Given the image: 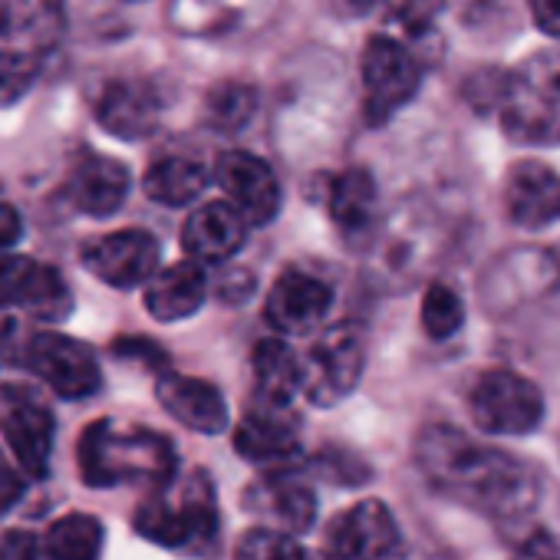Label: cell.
I'll return each instance as SVG.
<instances>
[{
	"label": "cell",
	"mask_w": 560,
	"mask_h": 560,
	"mask_svg": "<svg viewBox=\"0 0 560 560\" xmlns=\"http://www.w3.org/2000/svg\"><path fill=\"white\" fill-rule=\"evenodd\" d=\"M416 462L435 491L488 517L514 521L537 504L534 478L517 458L478 445L452 425H429L416 442Z\"/></svg>",
	"instance_id": "6da1fadb"
},
{
	"label": "cell",
	"mask_w": 560,
	"mask_h": 560,
	"mask_svg": "<svg viewBox=\"0 0 560 560\" xmlns=\"http://www.w3.org/2000/svg\"><path fill=\"white\" fill-rule=\"evenodd\" d=\"M77 462L90 488H159L178 475L175 445L162 432L116 419H100L86 425V432L80 435Z\"/></svg>",
	"instance_id": "7a4b0ae2"
},
{
	"label": "cell",
	"mask_w": 560,
	"mask_h": 560,
	"mask_svg": "<svg viewBox=\"0 0 560 560\" xmlns=\"http://www.w3.org/2000/svg\"><path fill=\"white\" fill-rule=\"evenodd\" d=\"M136 530L168 550L201 553L218 544V494L208 471L175 475L136 508Z\"/></svg>",
	"instance_id": "3957f363"
},
{
	"label": "cell",
	"mask_w": 560,
	"mask_h": 560,
	"mask_svg": "<svg viewBox=\"0 0 560 560\" xmlns=\"http://www.w3.org/2000/svg\"><path fill=\"white\" fill-rule=\"evenodd\" d=\"M501 122L514 142L560 145V50L530 57L504 83Z\"/></svg>",
	"instance_id": "277c9868"
},
{
	"label": "cell",
	"mask_w": 560,
	"mask_h": 560,
	"mask_svg": "<svg viewBox=\"0 0 560 560\" xmlns=\"http://www.w3.org/2000/svg\"><path fill=\"white\" fill-rule=\"evenodd\" d=\"M468 412L481 432L527 435L544 419V396L521 373L488 370L468 389Z\"/></svg>",
	"instance_id": "5b68a950"
},
{
	"label": "cell",
	"mask_w": 560,
	"mask_h": 560,
	"mask_svg": "<svg viewBox=\"0 0 560 560\" xmlns=\"http://www.w3.org/2000/svg\"><path fill=\"white\" fill-rule=\"evenodd\" d=\"M363 363H366V347L360 330L350 324H337L324 330L320 340L301 360V393L314 406H337L357 389L363 376Z\"/></svg>",
	"instance_id": "8992f818"
},
{
	"label": "cell",
	"mask_w": 560,
	"mask_h": 560,
	"mask_svg": "<svg viewBox=\"0 0 560 560\" xmlns=\"http://www.w3.org/2000/svg\"><path fill=\"white\" fill-rule=\"evenodd\" d=\"M327 550L334 560H406L402 530L376 498L357 501L330 521Z\"/></svg>",
	"instance_id": "52a82bcc"
},
{
	"label": "cell",
	"mask_w": 560,
	"mask_h": 560,
	"mask_svg": "<svg viewBox=\"0 0 560 560\" xmlns=\"http://www.w3.org/2000/svg\"><path fill=\"white\" fill-rule=\"evenodd\" d=\"M0 432H4L18 465L31 478H44L50 471L57 422L50 406L27 386L0 389Z\"/></svg>",
	"instance_id": "ba28073f"
},
{
	"label": "cell",
	"mask_w": 560,
	"mask_h": 560,
	"mask_svg": "<svg viewBox=\"0 0 560 560\" xmlns=\"http://www.w3.org/2000/svg\"><path fill=\"white\" fill-rule=\"evenodd\" d=\"M419 63L389 37H373L363 54V106L373 126H383L419 93Z\"/></svg>",
	"instance_id": "9c48e42d"
},
{
	"label": "cell",
	"mask_w": 560,
	"mask_h": 560,
	"mask_svg": "<svg viewBox=\"0 0 560 560\" xmlns=\"http://www.w3.org/2000/svg\"><path fill=\"white\" fill-rule=\"evenodd\" d=\"M24 366L63 399H90L103 386L93 350L63 334H37L24 350Z\"/></svg>",
	"instance_id": "30bf717a"
},
{
	"label": "cell",
	"mask_w": 560,
	"mask_h": 560,
	"mask_svg": "<svg viewBox=\"0 0 560 560\" xmlns=\"http://www.w3.org/2000/svg\"><path fill=\"white\" fill-rule=\"evenodd\" d=\"M0 304L24 307L37 320H63L73 311L63 277L24 254H0Z\"/></svg>",
	"instance_id": "8fae6325"
},
{
	"label": "cell",
	"mask_w": 560,
	"mask_h": 560,
	"mask_svg": "<svg viewBox=\"0 0 560 560\" xmlns=\"http://www.w3.org/2000/svg\"><path fill=\"white\" fill-rule=\"evenodd\" d=\"M83 264L109 288H136L159 267V241L149 231L129 228L96 237L83 247Z\"/></svg>",
	"instance_id": "7c38bea8"
},
{
	"label": "cell",
	"mask_w": 560,
	"mask_h": 560,
	"mask_svg": "<svg viewBox=\"0 0 560 560\" xmlns=\"http://www.w3.org/2000/svg\"><path fill=\"white\" fill-rule=\"evenodd\" d=\"M214 178L228 201L247 218V224H267L280 211V185L273 168L250 152H224L214 162Z\"/></svg>",
	"instance_id": "4fadbf2b"
},
{
	"label": "cell",
	"mask_w": 560,
	"mask_h": 560,
	"mask_svg": "<svg viewBox=\"0 0 560 560\" xmlns=\"http://www.w3.org/2000/svg\"><path fill=\"white\" fill-rule=\"evenodd\" d=\"M330 311V288L304 270H284L267 294L264 320L284 337H301L320 327Z\"/></svg>",
	"instance_id": "5bb4252c"
},
{
	"label": "cell",
	"mask_w": 560,
	"mask_h": 560,
	"mask_svg": "<svg viewBox=\"0 0 560 560\" xmlns=\"http://www.w3.org/2000/svg\"><path fill=\"white\" fill-rule=\"evenodd\" d=\"M244 504H247V511L264 517L270 527H280L288 534L311 530L314 517H317V494L311 491L307 481H301L298 475H291L284 468L267 471L264 478H257L247 488Z\"/></svg>",
	"instance_id": "9a60e30c"
},
{
	"label": "cell",
	"mask_w": 560,
	"mask_h": 560,
	"mask_svg": "<svg viewBox=\"0 0 560 560\" xmlns=\"http://www.w3.org/2000/svg\"><path fill=\"white\" fill-rule=\"evenodd\" d=\"M234 448L237 455L257 465L291 462L301 448V429L298 419L291 416V406L257 402L234 429Z\"/></svg>",
	"instance_id": "2e32d148"
},
{
	"label": "cell",
	"mask_w": 560,
	"mask_h": 560,
	"mask_svg": "<svg viewBox=\"0 0 560 560\" xmlns=\"http://www.w3.org/2000/svg\"><path fill=\"white\" fill-rule=\"evenodd\" d=\"M504 208L521 228H544L560 218V175L540 162H517L504 178Z\"/></svg>",
	"instance_id": "e0dca14e"
},
{
	"label": "cell",
	"mask_w": 560,
	"mask_h": 560,
	"mask_svg": "<svg viewBox=\"0 0 560 560\" xmlns=\"http://www.w3.org/2000/svg\"><path fill=\"white\" fill-rule=\"evenodd\" d=\"M155 396H159L162 409L172 419H178L182 425H188L195 432L218 435L228 425L224 396L211 383H205V380L182 376V373H162L159 386H155Z\"/></svg>",
	"instance_id": "ac0fdd59"
},
{
	"label": "cell",
	"mask_w": 560,
	"mask_h": 560,
	"mask_svg": "<svg viewBox=\"0 0 560 560\" xmlns=\"http://www.w3.org/2000/svg\"><path fill=\"white\" fill-rule=\"evenodd\" d=\"M247 234V218L231 201H208L195 214H188L182 228V244L195 260H228L241 250Z\"/></svg>",
	"instance_id": "d6986e66"
},
{
	"label": "cell",
	"mask_w": 560,
	"mask_h": 560,
	"mask_svg": "<svg viewBox=\"0 0 560 560\" xmlns=\"http://www.w3.org/2000/svg\"><path fill=\"white\" fill-rule=\"evenodd\" d=\"M208 298V277L201 260H178L159 273H152L149 288H145V311L162 320V324H175L191 317Z\"/></svg>",
	"instance_id": "ffe728a7"
},
{
	"label": "cell",
	"mask_w": 560,
	"mask_h": 560,
	"mask_svg": "<svg viewBox=\"0 0 560 560\" xmlns=\"http://www.w3.org/2000/svg\"><path fill=\"white\" fill-rule=\"evenodd\" d=\"M162 103L145 83H109L96 103V119L119 139H145L155 132Z\"/></svg>",
	"instance_id": "44dd1931"
},
{
	"label": "cell",
	"mask_w": 560,
	"mask_h": 560,
	"mask_svg": "<svg viewBox=\"0 0 560 560\" xmlns=\"http://www.w3.org/2000/svg\"><path fill=\"white\" fill-rule=\"evenodd\" d=\"M129 198V168L109 155H86L70 175V201L93 214L109 218Z\"/></svg>",
	"instance_id": "7402d4cb"
},
{
	"label": "cell",
	"mask_w": 560,
	"mask_h": 560,
	"mask_svg": "<svg viewBox=\"0 0 560 560\" xmlns=\"http://www.w3.org/2000/svg\"><path fill=\"white\" fill-rule=\"evenodd\" d=\"M254 383L257 402L291 406L301 393V360L284 340H260L254 347Z\"/></svg>",
	"instance_id": "603a6c76"
},
{
	"label": "cell",
	"mask_w": 560,
	"mask_h": 560,
	"mask_svg": "<svg viewBox=\"0 0 560 560\" xmlns=\"http://www.w3.org/2000/svg\"><path fill=\"white\" fill-rule=\"evenodd\" d=\"M44 557L47 560H103V544H106V527L100 517L86 511H73L57 517L44 537Z\"/></svg>",
	"instance_id": "cb8c5ba5"
},
{
	"label": "cell",
	"mask_w": 560,
	"mask_h": 560,
	"mask_svg": "<svg viewBox=\"0 0 560 560\" xmlns=\"http://www.w3.org/2000/svg\"><path fill=\"white\" fill-rule=\"evenodd\" d=\"M142 185H145V195L152 201L168 205V208H182L205 191L208 172L201 162H195L188 155H165V159L149 165Z\"/></svg>",
	"instance_id": "d4e9b609"
},
{
	"label": "cell",
	"mask_w": 560,
	"mask_h": 560,
	"mask_svg": "<svg viewBox=\"0 0 560 560\" xmlns=\"http://www.w3.org/2000/svg\"><path fill=\"white\" fill-rule=\"evenodd\" d=\"M376 182L366 168H347L330 188V218L343 234H363L373 228Z\"/></svg>",
	"instance_id": "484cf974"
},
{
	"label": "cell",
	"mask_w": 560,
	"mask_h": 560,
	"mask_svg": "<svg viewBox=\"0 0 560 560\" xmlns=\"http://www.w3.org/2000/svg\"><path fill=\"white\" fill-rule=\"evenodd\" d=\"M234 560H334V557L307 550L304 544L294 540V534L280 527H254L237 540Z\"/></svg>",
	"instance_id": "4316f807"
},
{
	"label": "cell",
	"mask_w": 560,
	"mask_h": 560,
	"mask_svg": "<svg viewBox=\"0 0 560 560\" xmlns=\"http://www.w3.org/2000/svg\"><path fill=\"white\" fill-rule=\"evenodd\" d=\"M254 109H257V93L247 83H221L205 100V119L221 132L241 129L254 116Z\"/></svg>",
	"instance_id": "83f0119b"
},
{
	"label": "cell",
	"mask_w": 560,
	"mask_h": 560,
	"mask_svg": "<svg viewBox=\"0 0 560 560\" xmlns=\"http://www.w3.org/2000/svg\"><path fill=\"white\" fill-rule=\"evenodd\" d=\"M40 73V57L34 50L0 47V106H11L31 93Z\"/></svg>",
	"instance_id": "f1b7e54d"
},
{
	"label": "cell",
	"mask_w": 560,
	"mask_h": 560,
	"mask_svg": "<svg viewBox=\"0 0 560 560\" xmlns=\"http://www.w3.org/2000/svg\"><path fill=\"white\" fill-rule=\"evenodd\" d=\"M462 320H465L462 298L445 284H432L425 291V301H422V330L432 340H445V337L458 334Z\"/></svg>",
	"instance_id": "f546056e"
},
{
	"label": "cell",
	"mask_w": 560,
	"mask_h": 560,
	"mask_svg": "<svg viewBox=\"0 0 560 560\" xmlns=\"http://www.w3.org/2000/svg\"><path fill=\"white\" fill-rule=\"evenodd\" d=\"M386 8L409 34H422L439 18L442 0H386Z\"/></svg>",
	"instance_id": "4dcf8cb0"
},
{
	"label": "cell",
	"mask_w": 560,
	"mask_h": 560,
	"mask_svg": "<svg viewBox=\"0 0 560 560\" xmlns=\"http://www.w3.org/2000/svg\"><path fill=\"white\" fill-rule=\"evenodd\" d=\"M27 471L21 465H14L4 448H0V514H8L21 504L24 491H27Z\"/></svg>",
	"instance_id": "1f68e13d"
},
{
	"label": "cell",
	"mask_w": 560,
	"mask_h": 560,
	"mask_svg": "<svg viewBox=\"0 0 560 560\" xmlns=\"http://www.w3.org/2000/svg\"><path fill=\"white\" fill-rule=\"evenodd\" d=\"M44 544L34 530L14 527L0 534V560H40Z\"/></svg>",
	"instance_id": "d6a6232c"
},
{
	"label": "cell",
	"mask_w": 560,
	"mask_h": 560,
	"mask_svg": "<svg viewBox=\"0 0 560 560\" xmlns=\"http://www.w3.org/2000/svg\"><path fill=\"white\" fill-rule=\"evenodd\" d=\"M511 560H560V537L550 530H534Z\"/></svg>",
	"instance_id": "836d02e7"
},
{
	"label": "cell",
	"mask_w": 560,
	"mask_h": 560,
	"mask_svg": "<svg viewBox=\"0 0 560 560\" xmlns=\"http://www.w3.org/2000/svg\"><path fill=\"white\" fill-rule=\"evenodd\" d=\"M530 14L544 34L560 37V0H530Z\"/></svg>",
	"instance_id": "e575fe53"
},
{
	"label": "cell",
	"mask_w": 560,
	"mask_h": 560,
	"mask_svg": "<svg viewBox=\"0 0 560 560\" xmlns=\"http://www.w3.org/2000/svg\"><path fill=\"white\" fill-rule=\"evenodd\" d=\"M24 234V218L14 205H4L0 201V250L18 244V237Z\"/></svg>",
	"instance_id": "d590c367"
},
{
	"label": "cell",
	"mask_w": 560,
	"mask_h": 560,
	"mask_svg": "<svg viewBox=\"0 0 560 560\" xmlns=\"http://www.w3.org/2000/svg\"><path fill=\"white\" fill-rule=\"evenodd\" d=\"M14 337H18V320L8 304H0V353H8Z\"/></svg>",
	"instance_id": "8d00e7d4"
},
{
	"label": "cell",
	"mask_w": 560,
	"mask_h": 560,
	"mask_svg": "<svg viewBox=\"0 0 560 560\" xmlns=\"http://www.w3.org/2000/svg\"><path fill=\"white\" fill-rule=\"evenodd\" d=\"M18 24V8L14 0H0V37H8Z\"/></svg>",
	"instance_id": "74e56055"
}]
</instances>
